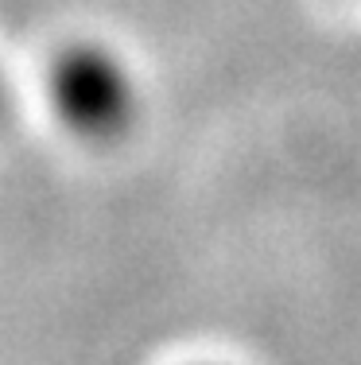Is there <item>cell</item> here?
<instances>
[{
	"instance_id": "6da1fadb",
	"label": "cell",
	"mask_w": 361,
	"mask_h": 365,
	"mask_svg": "<svg viewBox=\"0 0 361 365\" xmlns=\"http://www.w3.org/2000/svg\"><path fill=\"white\" fill-rule=\"evenodd\" d=\"M47 106L78 144H117L140 117V82L113 43L70 39L47 63Z\"/></svg>"
},
{
	"instance_id": "7a4b0ae2",
	"label": "cell",
	"mask_w": 361,
	"mask_h": 365,
	"mask_svg": "<svg viewBox=\"0 0 361 365\" xmlns=\"http://www.w3.org/2000/svg\"><path fill=\"white\" fill-rule=\"evenodd\" d=\"M4 106H8V78H4V66H0V117H4Z\"/></svg>"
},
{
	"instance_id": "3957f363",
	"label": "cell",
	"mask_w": 361,
	"mask_h": 365,
	"mask_svg": "<svg viewBox=\"0 0 361 365\" xmlns=\"http://www.w3.org/2000/svg\"><path fill=\"white\" fill-rule=\"evenodd\" d=\"M194 365H221V361H194Z\"/></svg>"
}]
</instances>
